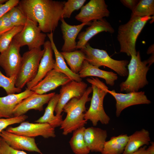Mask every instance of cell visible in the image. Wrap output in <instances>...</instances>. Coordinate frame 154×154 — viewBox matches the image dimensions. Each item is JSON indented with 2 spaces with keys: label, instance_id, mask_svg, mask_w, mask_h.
Returning <instances> with one entry per match:
<instances>
[{
  "label": "cell",
  "instance_id": "cell-1",
  "mask_svg": "<svg viewBox=\"0 0 154 154\" xmlns=\"http://www.w3.org/2000/svg\"><path fill=\"white\" fill-rule=\"evenodd\" d=\"M65 1L21 0L17 6L43 33H53L62 18Z\"/></svg>",
  "mask_w": 154,
  "mask_h": 154
},
{
  "label": "cell",
  "instance_id": "cell-2",
  "mask_svg": "<svg viewBox=\"0 0 154 154\" xmlns=\"http://www.w3.org/2000/svg\"><path fill=\"white\" fill-rule=\"evenodd\" d=\"M92 91V87H88L80 98H73L64 106L63 111L66 113V116L60 126L63 135H67L87 123V121L84 119L86 104L90 101L89 95Z\"/></svg>",
  "mask_w": 154,
  "mask_h": 154
},
{
  "label": "cell",
  "instance_id": "cell-3",
  "mask_svg": "<svg viewBox=\"0 0 154 154\" xmlns=\"http://www.w3.org/2000/svg\"><path fill=\"white\" fill-rule=\"evenodd\" d=\"M86 80L91 84L92 95L88 110L84 114V119L90 120L94 126H96L98 122L102 124L109 123L110 117L104 110L103 101L104 98L108 93V87L97 78H87Z\"/></svg>",
  "mask_w": 154,
  "mask_h": 154
},
{
  "label": "cell",
  "instance_id": "cell-4",
  "mask_svg": "<svg viewBox=\"0 0 154 154\" xmlns=\"http://www.w3.org/2000/svg\"><path fill=\"white\" fill-rule=\"evenodd\" d=\"M152 18L151 16L140 17L131 15L128 22L119 26L117 38L120 52L129 56L137 54L135 45L138 37L147 21Z\"/></svg>",
  "mask_w": 154,
  "mask_h": 154
},
{
  "label": "cell",
  "instance_id": "cell-5",
  "mask_svg": "<svg viewBox=\"0 0 154 154\" xmlns=\"http://www.w3.org/2000/svg\"><path fill=\"white\" fill-rule=\"evenodd\" d=\"M131 56V60L127 66V77L120 84L121 91L127 93L138 92L148 84L147 74L149 66L147 65V60L141 61L139 51Z\"/></svg>",
  "mask_w": 154,
  "mask_h": 154
},
{
  "label": "cell",
  "instance_id": "cell-6",
  "mask_svg": "<svg viewBox=\"0 0 154 154\" xmlns=\"http://www.w3.org/2000/svg\"><path fill=\"white\" fill-rule=\"evenodd\" d=\"M80 50L85 54V60L91 64L98 68L102 66L107 67L122 77L128 75L126 68L129 63L128 60L114 59L106 50L92 48L88 42Z\"/></svg>",
  "mask_w": 154,
  "mask_h": 154
},
{
  "label": "cell",
  "instance_id": "cell-7",
  "mask_svg": "<svg viewBox=\"0 0 154 154\" xmlns=\"http://www.w3.org/2000/svg\"><path fill=\"white\" fill-rule=\"evenodd\" d=\"M44 52V49L42 50L40 47L29 50L23 54L17 76L16 87L21 89L35 78Z\"/></svg>",
  "mask_w": 154,
  "mask_h": 154
},
{
  "label": "cell",
  "instance_id": "cell-8",
  "mask_svg": "<svg viewBox=\"0 0 154 154\" xmlns=\"http://www.w3.org/2000/svg\"><path fill=\"white\" fill-rule=\"evenodd\" d=\"M46 35L42 32L38 24L27 19L22 30L13 38L20 47L27 45L29 50L40 48L44 45Z\"/></svg>",
  "mask_w": 154,
  "mask_h": 154
},
{
  "label": "cell",
  "instance_id": "cell-9",
  "mask_svg": "<svg viewBox=\"0 0 154 154\" xmlns=\"http://www.w3.org/2000/svg\"><path fill=\"white\" fill-rule=\"evenodd\" d=\"M6 131L15 134L30 137L41 136L44 138L56 136L54 128L46 123H31L27 121L21 123L16 127H9Z\"/></svg>",
  "mask_w": 154,
  "mask_h": 154
},
{
  "label": "cell",
  "instance_id": "cell-10",
  "mask_svg": "<svg viewBox=\"0 0 154 154\" xmlns=\"http://www.w3.org/2000/svg\"><path fill=\"white\" fill-rule=\"evenodd\" d=\"M20 47L13 39L8 48L0 54V66L7 77L17 76L18 74L22 59Z\"/></svg>",
  "mask_w": 154,
  "mask_h": 154
},
{
  "label": "cell",
  "instance_id": "cell-11",
  "mask_svg": "<svg viewBox=\"0 0 154 154\" xmlns=\"http://www.w3.org/2000/svg\"><path fill=\"white\" fill-rule=\"evenodd\" d=\"M110 12L104 0H90L81 8L75 19L82 23H90L92 21L101 20L108 17Z\"/></svg>",
  "mask_w": 154,
  "mask_h": 154
},
{
  "label": "cell",
  "instance_id": "cell-12",
  "mask_svg": "<svg viewBox=\"0 0 154 154\" xmlns=\"http://www.w3.org/2000/svg\"><path fill=\"white\" fill-rule=\"evenodd\" d=\"M87 84L82 81L77 82L71 80L61 86L60 97L54 110L57 116L61 115L64 106L72 99L80 98L87 89Z\"/></svg>",
  "mask_w": 154,
  "mask_h": 154
},
{
  "label": "cell",
  "instance_id": "cell-13",
  "mask_svg": "<svg viewBox=\"0 0 154 154\" xmlns=\"http://www.w3.org/2000/svg\"><path fill=\"white\" fill-rule=\"evenodd\" d=\"M108 93L116 101V115L119 117L122 111L130 106L141 104H149L151 101L147 98L144 92H133L126 94L118 93L115 90H109Z\"/></svg>",
  "mask_w": 154,
  "mask_h": 154
},
{
  "label": "cell",
  "instance_id": "cell-14",
  "mask_svg": "<svg viewBox=\"0 0 154 154\" xmlns=\"http://www.w3.org/2000/svg\"><path fill=\"white\" fill-rule=\"evenodd\" d=\"M71 80L65 74L53 69L31 90L36 94H44Z\"/></svg>",
  "mask_w": 154,
  "mask_h": 154
},
{
  "label": "cell",
  "instance_id": "cell-15",
  "mask_svg": "<svg viewBox=\"0 0 154 154\" xmlns=\"http://www.w3.org/2000/svg\"><path fill=\"white\" fill-rule=\"evenodd\" d=\"M55 94V92H52L39 94L34 93L22 100L15 107L13 111V117L23 115L31 109L42 111L44 105L48 103Z\"/></svg>",
  "mask_w": 154,
  "mask_h": 154
},
{
  "label": "cell",
  "instance_id": "cell-16",
  "mask_svg": "<svg viewBox=\"0 0 154 154\" xmlns=\"http://www.w3.org/2000/svg\"><path fill=\"white\" fill-rule=\"evenodd\" d=\"M0 137L14 149L42 154L36 144L34 138L15 134L4 130L0 133Z\"/></svg>",
  "mask_w": 154,
  "mask_h": 154
},
{
  "label": "cell",
  "instance_id": "cell-17",
  "mask_svg": "<svg viewBox=\"0 0 154 154\" xmlns=\"http://www.w3.org/2000/svg\"><path fill=\"white\" fill-rule=\"evenodd\" d=\"M44 52L40 60L38 72L35 78L26 84L27 88L31 89L41 81L47 73L54 69L55 60L53 58V50L49 40L43 45Z\"/></svg>",
  "mask_w": 154,
  "mask_h": 154
},
{
  "label": "cell",
  "instance_id": "cell-18",
  "mask_svg": "<svg viewBox=\"0 0 154 154\" xmlns=\"http://www.w3.org/2000/svg\"><path fill=\"white\" fill-rule=\"evenodd\" d=\"M89 25L85 31L78 34L76 49H81L90 39L100 32L105 31L112 34L115 31L110 23L104 18L93 21Z\"/></svg>",
  "mask_w": 154,
  "mask_h": 154
},
{
  "label": "cell",
  "instance_id": "cell-19",
  "mask_svg": "<svg viewBox=\"0 0 154 154\" xmlns=\"http://www.w3.org/2000/svg\"><path fill=\"white\" fill-rule=\"evenodd\" d=\"M60 27L64 40L62 47V52H70L76 49V38L83 27L85 25H89L90 23H82L77 25H71L67 23L62 18Z\"/></svg>",
  "mask_w": 154,
  "mask_h": 154
},
{
  "label": "cell",
  "instance_id": "cell-20",
  "mask_svg": "<svg viewBox=\"0 0 154 154\" xmlns=\"http://www.w3.org/2000/svg\"><path fill=\"white\" fill-rule=\"evenodd\" d=\"M34 92L26 88L24 91L17 94L7 95L0 97V118L13 117V111L15 107L22 100Z\"/></svg>",
  "mask_w": 154,
  "mask_h": 154
},
{
  "label": "cell",
  "instance_id": "cell-21",
  "mask_svg": "<svg viewBox=\"0 0 154 154\" xmlns=\"http://www.w3.org/2000/svg\"><path fill=\"white\" fill-rule=\"evenodd\" d=\"M107 133L106 130L93 127L86 128L84 138L90 151L101 152L106 141Z\"/></svg>",
  "mask_w": 154,
  "mask_h": 154
},
{
  "label": "cell",
  "instance_id": "cell-22",
  "mask_svg": "<svg viewBox=\"0 0 154 154\" xmlns=\"http://www.w3.org/2000/svg\"><path fill=\"white\" fill-rule=\"evenodd\" d=\"M81 78L88 76H95L104 79L107 84L113 86L118 78L117 74L111 71L101 70L99 68L90 64L84 60L82 68L78 73Z\"/></svg>",
  "mask_w": 154,
  "mask_h": 154
},
{
  "label": "cell",
  "instance_id": "cell-23",
  "mask_svg": "<svg viewBox=\"0 0 154 154\" xmlns=\"http://www.w3.org/2000/svg\"><path fill=\"white\" fill-rule=\"evenodd\" d=\"M53 33L47 34V36L50 42L52 47L55 56L54 69L67 76L72 80L77 82L82 81V79L78 74L74 73L68 67L62 56L58 50L53 40Z\"/></svg>",
  "mask_w": 154,
  "mask_h": 154
},
{
  "label": "cell",
  "instance_id": "cell-24",
  "mask_svg": "<svg viewBox=\"0 0 154 154\" xmlns=\"http://www.w3.org/2000/svg\"><path fill=\"white\" fill-rule=\"evenodd\" d=\"M59 97V94H55L48 103L43 115L35 121L36 123H48L54 128L60 126L63 120L62 115L57 116L54 115Z\"/></svg>",
  "mask_w": 154,
  "mask_h": 154
},
{
  "label": "cell",
  "instance_id": "cell-25",
  "mask_svg": "<svg viewBox=\"0 0 154 154\" xmlns=\"http://www.w3.org/2000/svg\"><path fill=\"white\" fill-rule=\"evenodd\" d=\"M151 141L150 134L147 130L143 129L137 131L129 136L128 140L122 154H130L143 145H149Z\"/></svg>",
  "mask_w": 154,
  "mask_h": 154
},
{
  "label": "cell",
  "instance_id": "cell-26",
  "mask_svg": "<svg viewBox=\"0 0 154 154\" xmlns=\"http://www.w3.org/2000/svg\"><path fill=\"white\" fill-rule=\"evenodd\" d=\"M127 134H121L113 136L106 141L104 144L102 154H123L128 140Z\"/></svg>",
  "mask_w": 154,
  "mask_h": 154
},
{
  "label": "cell",
  "instance_id": "cell-27",
  "mask_svg": "<svg viewBox=\"0 0 154 154\" xmlns=\"http://www.w3.org/2000/svg\"><path fill=\"white\" fill-rule=\"evenodd\" d=\"M86 128L83 127L74 131L70 141L71 148L75 154H88L90 151L84 138Z\"/></svg>",
  "mask_w": 154,
  "mask_h": 154
},
{
  "label": "cell",
  "instance_id": "cell-28",
  "mask_svg": "<svg viewBox=\"0 0 154 154\" xmlns=\"http://www.w3.org/2000/svg\"><path fill=\"white\" fill-rule=\"evenodd\" d=\"M60 52L71 71L75 74H78L85 60L84 53L80 50L70 52Z\"/></svg>",
  "mask_w": 154,
  "mask_h": 154
},
{
  "label": "cell",
  "instance_id": "cell-29",
  "mask_svg": "<svg viewBox=\"0 0 154 154\" xmlns=\"http://www.w3.org/2000/svg\"><path fill=\"white\" fill-rule=\"evenodd\" d=\"M154 15V0H140L132 11L131 15L142 17Z\"/></svg>",
  "mask_w": 154,
  "mask_h": 154
},
{
  "label": "cell",
  "instance_id": "cell-30",
  "mask_svg": "<svg viewBox=\"0 0 154 154\" xmlns=\"http://www.w3.org/2000/svg\"><path fill=\"white\" fill-rule=\"evenodd\" d=\"M17 76H15L7 77L4 75L0 71V87L5 90L7 95L21 92V89L15 86Z\"/></svg>",
  "mask_w": 154,
  "mask_h": 154
},
{
  "label": "cell",
  "instance_id": "cell-31",
  "mask_svg": "<svg viewBox=\"0 0 154 154\" xmlns=\"http://www.w3.org/2000/svg\"><path fill=\"white\" fill-rule=\"evenodd\" d=\"M23 26L14 27L0 37V52L1 53L9 47L13 40L23 29Z\"/></svg>",
  "mask_w": 154,
  "mask_h": 154
},
{
  "label": "cell",
  "instance_id": "cell-32",
  "mask_svg": "<svg viewBox=\"0 0 154 154\" xmlns=\"http://www.w3.org/2000/svg\"><path fill=\"white\" fill-rule=\"evenodd\" d=\"M8 13L10 21L14 27L24 26L27 18L17 6L13 7L8 12Z\"/></svg>",
  "mask_w": 154,
  "mask_h": 154
},
{
  "label": "cell",
  "instance_id": "cell-33",
  "mask_svg": "<svg viewBox=\"0 0 154 154\" xmlns=\"http://www.w3.org/2000/svg\"><path fill=\"white\" fill-rule=\"evenodd\" d=\"M86 0H68L65 2L63 7L62 18H69L72 13L83 6Z\"/></svg>",
  "mask_w": 154,
  "mask_h": 154
},
{
  "label": "cell",
  "instance_id": "cell-34",
  "mask_svg": "<svg viewBox=\"0 0 154 154\" xmlns=\"http://www.w3.org/2000/svg\"><path fill=\"white\" fill-rule=\"evenodd\" d=\"M28 117L27 116L23 115L10 118H0V133L4 129L8 126L23 122Z\"/></svg>",
  "mask_w": 154,
  "mask_h": 154
},
{
  "label": "cell",
  "instance_id": "cell-35",
  "mask_svg": "<svg viewBox=\"0 0 154 154\" xmlns=\"http://www.w3.org/2000/svg\"><path fill=\"white\" fill-rule=\"evenodd\" d=\"M14 27L10 21L8 12L0 19V37Z\"/></svg>",
  "mask_w": 154,
  "mask_h": 154
},
{
  "label": "cell",
  "instance_id": "cell-36",
  "mask_svg": "<svg viewBox=\"0 0 154 154\" xmlns=\"http://www.w3.org/2000/svg\"><path fill=\"white\" fill-rule=\"evenodd\" d=\"M0 154H28L23 151L17 150L12 148L1 138L0 145Z\"/></svg>",
  "mask_w": 154,
  "mask_h": 154
},
{
  "label": "cell",
  "instance_id": "cell-37",
  "mask_svg": "<svg viewBox=\"0 0 154 154\" xmlns=\"http://www.w3.org/2000/svg\"><path fill=\"white\" fill-rule=\"evenodd\" d=\"M19 0H7L5 3L0 5V19L13 7L18 5Z\"/></svg>",
  "mask_w": 154,
  "mask_h": 154
},
{
  "label": "cell",
  "instance_id": "cell-38",
  "mask_svg": "<svg viewBox=\"0 0 154 154\" xmlns=\"http://www.w3.org/2000/svg\"><path fill=\"white\" fill-rule=\"evenodd\" d=\"M130 154H154V143L152 142L148 148H147V146L144 145Z\"/></svg>",
  "mask_w": 154,
  "mask_h": 154
},
{
  "label": "cell",
  "instance_id": "cell-39",
  "mask_svg": "<svg viewBox=\"0 0 154 154\" xmlns=\"http://www.w3.org/2000/svg\"><path fill=\"white\" fill-rule=\"evenodd\" d=\"M120 1L124 6L129 8L132 11L135 7L139 0H121Z\"/></svg>",
  "mask_w": 154,
  "mask_h": 154
},
{
  "label": "cell",
  "instance_id": "cell-40",
  "mask_svg": "<svg viewBox=\"0 0 154 154\" xmlns=\"http://www.w3.org/2000/svg\"><path fill=\"white\" fill-rule=\"evenodd\" d=\"M147 53L148 54H149L150 53L154 54V45H151L148 48L147 51Z\"/></svg>",
  "mask_w": 154,
  "mask_h": 154
},
{
  "label": "cell",
  "instance_id": "cell-41",
  "mask_svg": "<svg viewBox=\"0 0 154 154\" xmlns=\"http://www.w3.org/2000/svg\"><path fill=\"white\" fill-rule=\"evenodd\" d=\"M7 1V0H0V5L4 4L5 2H6Z\"/></svg>",
  "mask_w": 154,
  "mask_h": 154
},
{
  "label": "cell",
  "instance_id": "cell-42",
  "mask_svg": "<svg viewBox=\"0 0 154 154\" xmlns=\"http://www.w3.org/2000/svg\"><path fill=\"white\" fill-rule=\"evenodd\" d=\"M1 138L0 137V142H1Z\"/></svg>",
  "mask_w": 154,
  "mask_h": 154
}]
</instances>
